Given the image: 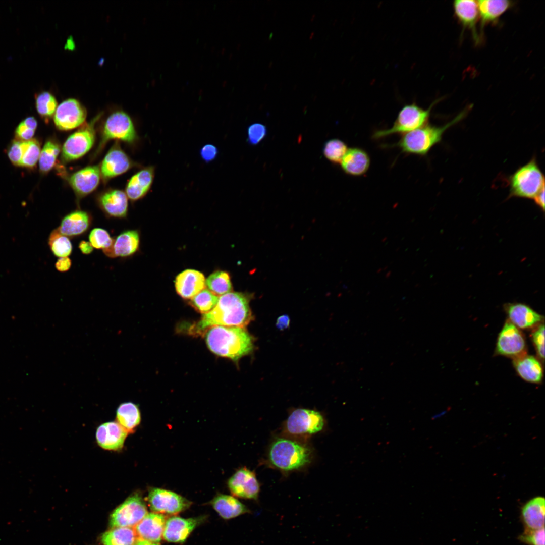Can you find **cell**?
<instances>
[{
	"label": "cell",
	"instance_id": "cell-9",
	"mask_svg": "<svg viewBox=\"0 0 545 545\" xmlns=\"http://www.w3.org/2000/svg\"><path fill=\"white\" fill-rule=\"evenodd\" d=\"M136 132L130 116L123 111H117L108 116L104 125L99 150L111 139L132 143L137 139Z\"/></svg>",
	"mask_w": 545,
	"mask_h": 545
},
{
	"label": "cell",
	"instance_id": "cell-16",
	"mask_svg": "<svg viewBox=\"0 0 545 545\" xmlns=\"http://www.w3.org/2000/svg\"><path fill=\"white\" fill-rule=\"evenodd\" d=\"M203 521L202 517L184 518L173 516L166 519L162 538L168 542L183 543Z\"/></svg>",
	"mask_w": 545,
	"mask_h": 545
},
{
	"label": "cell",
	"instance_id": "cell-18",
	"mask_svg": "<svg viewBox=\"0 0 545 545\" xmlns=\"http://www.w3.org/2000/svg\"><path fill=\"white\" fill-rule=\"evenodd\" d=\"M140 235L137 230H126L114 238L110 248L102 250L111 258H127L133 256L139 250Z\"/></svg>",
	"mask_w": 545,
	"mask_h": 545
},
{
	"label": "cell",
	"instance_id": "cell-44",
	"mask_svg": "<svg viewBox=\"0 0 545 545\" xmlns=\"http://www.w3.org/2000/svg\"><path fill=\"white\" fill-rule=\"evenodd\" d=\"M267 130L262 124L254 123L250 125L247 130V141L252 145L258 144L266 136Z\"/></svg>",
	"mask_w": 545,
	"mask_h": 545
},
{
	"label": "cell",
	"instance_id": "cell-26",
	"mask_svg": "<svg viewBox=\"0 0 545 545\" xmlns=\"http://www.w3.org/2000/svg\"><path fill=\"white\" fill-rule=\"evenodd\" d=\"M480 18V36L483 37L484 29L489 24L496 23L501 16L514 5L507 0H480L477 1Z\"/></svg>",
	"mask_w": 545,
	"mask_h": 545
},
{
	"label": "cell",
	"instance_id": "cell-33",
	"mask_svg": "<svg viewBox=\"0 0 545 545\" xmlns=\"http://www.w3.org/2000/svg\"><path fill=\"white\" fill-rule=\"evenodd\" d=\"M138 539L134 528L128 527H114L101 536L103 545H134Z\"/></svg>",
	"mask_w": 545,
	"mask_h": 545
},
{
	"label": "cell",
	"instance_id": "cell-12",
	"mask_svg": "<svg viewBox=\"0 0 545 545\" xmlns=\"http://www.w3.org/2000/svg\"><path fill=\"white\" fill-rule=\"evenodd\" d=\"M525 336L519 329L508 319L499 333L495 349L497 355L513 359L526 354Z\"/></svg>",
	"mask_w": 545,
	"mask_h": 545
},
{
	"label": "cell",
	"instance_id": "cell-45",
	"mask_svg": "<svg viewBox=\"0 0 545 545\" xmlns=\"http://www.w3.org/2000/svg\"><path fill=\"white\" fill-rule=\"evenodd\" d=\"M519 538L529 545H544V527L533 530L526 529Z\"/></svg>",
	"mask_w": 545,
	"mask_h": 545
},
{
	"label": "cell",
	"instance_id": "cell-5",
	"mask_svg": "<svg viewBox=\"0 0 545 545\" xmlns=\"http://www.w3.org/2000/svg\"><path fill=\"white\" fill-rule=\"evenodd\" d=\"M544 187V177L535 158L509 178V197L532 199Z\"/></svg>",
	"mask_w": 545,
	"mask_h": 545
},
{
	"label": "cell",
	"instance_id": "cell-21",
	"mask_svg": "<svg viewBox=\"0 0 545 545\" xmlns=\"http://www.w3.org/2000/svg\"><path fill=\"white\" fill-rule=\"evenodd\" d=\"M92 224V216L87 211L75 210L61 220L58 231L68 238H75L86 233Z\"/></svg>",
	"mask_w": 545,
	"mask_h": 545
},
{
	"label": "cell",
	"instance_id": "cell-40",
	"mask_svg": "<svg viewBox=\"0 0 545 545\" xmlns=\"http://www.w3.org/2000/svg\"><path fill=\"white\" fill-rule=\"evenodd\" d=\"M40 152V145L38 140L35 138L28 140V144L24 150L20 166L29 169L34 168L39 160Z\"/></svg>",
	"mask_w": 545,
	"mask_h": 545
},
{
	"label": "cell",
	"instance_id": "cell-14",
	"mask_svg": "<svg viewBox=\"0 0 545 545\" xmlns=\"http://www.w3.org/2000/svg\"><path fill=\"white\" fill-rule=\"evenodd\" d=\"M227 485L234 496L255 500L258 499L259 483L255 473L246 467L237 470L228 479Z\"/></svg>",
	"mask_w": 545,
	"mask_h": 545
},
{
	"label": "cell",
	"instance_id": "cell-48",
	"mask_svg": "<svg viewBox=\"0 0 545 545\" xmlns=\"http://www.w3.org/2000/svg\"><path fill=\"white\" fill-rule=\"evenodd\" d=\"M72 265V261L68 257H60L55 263L56 269L62 272L68 271Z\"/></svg>",
	"mask_w": 545,
	"mask_h": 545
},
{
	"label": "cell",
	"instance_id": "cell-46",
	"mask_svg": "<svg viewBox=\"0 0 545 545\" xmlns=\"http://www.w3.org/2000/svg\"><path fill=\"white\" fill-rule=\"evenodd\" d=\"M217 148L211 144L204 145L200 150V155L202 159L206 163L213 161L218 155Z\"/></svg>",
	"mask_w": 545,
	"mask_h": 545
},
{
	"label": "cell",
	"instance_id": "cell-50",
	"mask_svg": "<svg viewBox=\"0 0 545 545\" xmlns=\"http://www.w3.org/2000/svg\"><path fill=\"white\" fill-rule=\"evenodd\" d=\"M534 202L542 211L544 210V187L533 198Z\"/></svg>",
	"mask_w": 545,
	"mask_h": 545
},
{
	"label": "cell",
	"instance_id": "cell-35",
	"mask_svg": "<svg viewBox=\"0 0 545 545\" xmlns=\"http://www.w3.org/2000/svg\"><path fill=\"white\" fill-rule=\"evenodd\" d=\"M205 285L216 296L231 292L232 289L230 276L224 271H216L210 275L205 280Z\"/></svg>",
	"mask_w": 545,
	"mask_h": 545
},
{
	"label": "cell",
	"instance_id": "cell-31",
	"mask_svg": "<svg viewBox=\"0 0 545 545\" xmlns=\"http://www.w3.org/2000/svg\"><path fill=\"white\" fill-rule=\"evenodd\" d=\"M210 504L225 519L233 518L249 511L238 499L228 495L217 494L210 501Z\"/></svg>",
	"mask_w": 545,
	"mask_h": 545
},
{
	"label": "cell",
	"instance_id": "cell-17",
	"mask_svg": "<svg viewBox=\"0 0 545 545\" xmlns=\"http://www.w3.org/2000/svg\"><path fill=\"white\" fill-rule=\"evenodd\" d=\"M504 308L508 320L519 329H533L543 322L544 317L526 304L509 303Z\"/></svg>",
	"mask_w": 545,
	"mask_h": 545
},
{
	"label": "cell",
	"instance_id": "cell-2",
	"mask_svg": "<svg viewBox=\"0 0 545 545\" xmlns=\"http://www.w3.org/2000/svg\"><path fill=\"white\" fill-rule=\"evenodd\" d=\"M204 335L212 352L236 363L254 350V338L245 328L215 326L208 329Z\"/></svg>",
	"mask_w": 545,
	"mask_h": 545
},
{
	"label": "cell",
	"instance_id": "cell-49",
	"mask_svg": "<svg viewBox=\"0 0 545 545\" xmlns=\"http://www.w3.org/2000/svg\"><path fill=\"white\" fill-rule=\"evenodd\" d=\"M78 248L81 252L84 255H89L93 251V247L89 241L85 240L81 241L78 245Z\"/></svg>",
	"mask_w": 545,
	"mask_h": 545
},
{
	"label": "cell",
	"instance_id": "cell-27",
	"mask_svg": "<svg viewBox=\"0 0 545 545\" xmlns=\"http://www.w3.org/2000/svg\"><path fill=\"white\" fill-rule=\"evenodd\" d=\"M154 174L153 166L145 168L134 174L126 185L125 193L128 198L136 201L144 197L152 185Z\"/></svg>",
	"mask_w": 545,
	"mask_h": 545
},
{
	"label": "cell",
	"instance_id": "cell-51",
	"mask_svg": "<svg viewBox=\"0 0 545 545\" xmlns=\"http://www.w3.org/2000/svg\"><path fill=\"white\" fill-rule=\"evenodd\" d=\"M290 323V318L288 316L284 315L280 316L277 321L276 325L278 329L283 330L287 329Z\"/></svg>",
	"mask_w": 545,
	"mask_h": 545
},
{
	"label": "cell",
	"instance_id": "cell-47",
	"mask_svg": "<svg viewBox=\"0 0 545 545\" xmlns=\"http://www.w3.org/2000/svg\"><path fill=\"white\" fill-rule=\"evenodd\" d=\"M35 130L28 128L24 123L22 121L17 127L15 130V136L17 139L22 141H27L32 139Z\"/></svg>",
	"mask_w": 545,
	"mask_h": 545
},
{
	"label": "cell",
	"instance_id": "cell-22",
	"mask_svg": "<svg viewBox=\"0 0 545 545\" xmlns=\"http://www.w3.org/2000/svg\"><path fill=\"white\" fill-rule=\"evenodd\" d=\"M97 201L100 209L107 217L115 219L127 217L128 201L124 191L118 189L108 190L99 196Z\"/></svg>",
	"mask_w": 545,
	"mask_h": 545
},
{
	"label": "cell",
	"instance_id": "cell-38",
	"mask_svg": "<svg viewBox=\"0 0 545 545\" xmlns=\"http://www.w3.org/2000/svg\"><path fill=\"white\" fill-rule=\"evenodd\" d=\"M347 144L342 140L334 138L327 141L323 148L324 156L334 164H340L347 151Z\"/></svg>",
	"mask_w": 545,
	"mask_h": 545
},
{
	"label": "cell",
	"instance_id": "cell-42",
	"mask_svg": "<svg viewBox=\"0 0 545 545\" xmlns=\"http://www.w3.org/2000/svg\"><path fill=\"white\" fill-rule=\"evenodd\" d=\"M531 337L535 348L538 359L543 363L544 359V325L543 322L533 328Z\"/></svg>",
	"mask_w": 545,
	"mask_h": 545
},
{
	"label": "cell",
	"instance_id": "cell-11",
	"mask_svg": "<svg viewBox=\"0 0 545 545\" xmlns=\"http://www.w3.org/2000/svg\"><path fill=\"white\" fill-rule=\"evenodd\" d=\"M147 501L152 512L177 514L189 508L191 502L169 490L152 487L148 492Z\"/></svg>",
	"mask_w": 545,
	"mask_h": 545
},
{
	"label": "cell",
	"instance_id": "cell-3",
	"mask_svg": "<svg viewBox=\"0 0 545 545\" xmlns=\"http://www.w3.org/2000/svg\"><path fill=\"white\" fill-rule=\"evenodd\" d=\"M467 113L464 110L452 121L442 126L427 123L402 134L397 142L390 146L399 148L405 154L425 156L435 145L441 142L446 130L461 120Z\"/></svg>",
	"mask_w": 545,
	"mask_h": 545
},
{
	"label": "cell",
	"instance_id": "cell-8",
	"mask_svg": "<svg viewBox=\"0 0 545 545\" xmlns=\"http://www.w3.org/2000/svg\"><path fill=\"white\" fill-rule=\"evenodd\" d=\"M324 419L318 411L299 408L289 415L285 423L287 432L293 435H310L322 430Z\"/></svg>",
	"mask_w": 545,
	"mask_h": 545
},
{
	"label": "cell",
	"instance_id": "cell-19",
	"mask_svg": "<svg viewBox=\"0 0 545 545\" xmlns=\"http://www.w3.org/2000/svg\"><path fill=\"white\" fill-rule=\"evenodd\" d=\"M100 176L98 166H88L71 175L69 183L77 197L82 198L95 190L99 185Z\"/></svg>",
	"mask_w": 545,
	"mask_h": 545
},
{
	"label": "cell",
	"instance_id": "cell-32",
	"mask_svg": "<svg viewBox=\"0 0 545 545\" xmlns=\"http://www.w3.org/2000/svg\"><path fill=\"white\" fill-rule=\"evenodd\" d=\"M117 422L128 432H132L141 421V414L138 406L131 402L121 404L117 410Z\"/></svg>",
	"mask_w": 545,
	"mask_h": 545
},
{
	"label": "cell",
	"instance_id": "cell-43",
	"mask_svg": "<svg viewBox=\"0 0 545 545\" xmlns=\"http://www.w3.org/2000/svg\"><path fill=\"white\" fill-rule=\"evenodd\" d=\"M28 144V140L22 141L15 139L12 141L8 150V156L13 165L20 166L24 150Z\"/></svg>",
	"mask_w": 545,
	"mask_h": 545
},
{
	"label": "cell",
	"instance_id": "cell-24",
	"mask_svg": "<svg viewBox=\"0 0 545 545\" xmlns=\"http://www.w3.org/2000/svg\"><path fill=\"white\" fill-rule=\"evenodd\" d=\"M128 433L117 422L111 421L104 423L97 428L96 438L102 448L118 450L123 447Z\"/></svg>",
	"mask_w": 545,
	"mask_h": 545
},
{
	"label": "cell",
	"instance_id": "cell-52",
	"mask_svg": "<svg viewBox=\"0 0 545 545\" xmlns=\"http://www.w3.org/2000/svg\"><path fill=\"white\" fill-rule=\"evenodd\" d=\"M22 121L28 128L33 130H36L37 126V122L34 117H29Z\"/></svg>",
	"mask_w": 545,
	"mask_h": 545
},
{
	"label": "cell",
	"instance_id": "cell-4",
	"mask_svg": "<svg viewBox=\"0 0 545 545\" xmlns=\"http://www.w3.org/2000/svg\"><path fill=\"white\" fill-rule=\"evenodd\" d=\"M311 457L312 451L305 444L284 438L274 441L268 452L270 464L284 472L304 467L310 462Z\"/></svg>",
	"mask_w": 545,
	"mask_h": 545
},
{
	"label": "cell",
	"instance_id": "cell-36",
	"mask_svg": "<svg viewBox=\"0 0 545 545\" xmlns=\"http://www.w3.org/2000/svg\"><path fill=\"white\" fill-rule=\"evenodd\" d=\"M48 245L56 257H68L73 251V245L69 238L61 234L57 229L53 230L48 237Z\"/></svg>",
	"mask_w": 545,
	"mask_h": 545
},
{
	"label": "cell",
	"instance_id": "cell-37",
	"mask_svg": "<svg viewBox=\"0 0 545 545\" xmlns=\"http://www.w3.org/2000/svg\"><path fill=\"white\" fill-rule=\"evenodd\" d=\"M218 300L217 296L204 288L191 299L190 304L198 312L205 314L214 308Z\"/></svg>",
	"mask_w": 545,
	"mask_h": 545
},
{
	"label": "cell",
	"instance_id": "cell-13",
	"mask_svg": "<svg viewBox=\"0 0 545 545\" xmlns=\"http://www.w3.org/2000/svg\"><path fill=\"white\" fill-rule=\"evenodd\" d=\"M86 116L85 107L78 100L69 98L58 106L53 116V121L58 129L67 131L83 124Z\"/></svg>",
	"mask_w": 545,
	"mask_h": 545
},
{
	"label": "cell",
	"instance_id": "cell-20",
	"mask_svg": "<svg viewBox=\"0 0 545 545\" xmlns=\"http://www.w3.org/2000/svg\"><path fill=\"white\" fill-rule=\"evenodd\" d=\"M132 166L127 155L117 144H115L108 151L100 167L101 176L107 180L127 172Z\"/></svg>",
	"mask_w": 545,
	"mask_h": 545
},
{
	"label": "cell",
	"instance_id": "cell-15",
	"mask_svg": "<svg viewBox=\"0 0 545 545\" xmlns=\"http://www.w3.org/2000/svg\"><path fill=\"white\" fill-rule=\"evenodd\" d=\"M453 7L455 17L463 30L470 31L475 43L479 44L482 40L476 27L479 19L477 1L456 0L453 2Z\"/></svg>",
	"mask_w": 545,
	"mask_h": 545
},
{
	"label": "cell",
	"instance_id": "cell-10",
	"mask_svg": "<svg viewBox=\"0 0 545 545\" xmlns=\"http://www.w3.org/2000/svg\"><path fill=\"white\" fill-rule=\"evenodd\" d=\"M148 513L142 497L136 493L119 505L110 517L112 527H134Z\"/></svg>",
	"mask_w": 545,
	"mask_h": 545
},
{
	"label": "cell",
	"instance_id": "cell-34",
	"mask_svg": "<svg viewBox=\"0 0 545 545\" xmlns=\"http://www.w3.org/2000/svg\"><path fill=\"white\" fill-rule=\"evenodd\" d=\"M60 151V145L57 141L48 140L45 142L39 158V170L41 173L45 174L52 169Z\"/></svg>",
	"mask_w": 545,
	"mask_h": 545
},
{
	"label": "cell",
	"instance_id": "cell-30",
	"mask_svg": "<svg viewBox=\"0 0 545 545\" xmlns=\"http://www.w3.org/2000/svg\"><path fill=\"white\" fill-rule=\"evenodd\" d=\"M545 500L536 497L527 502L522 507L521 516L526 529L537 530L544 527Z\"/></svg>",
	"mask_w": 545,
	"mask_h": 545
},
{
	"label": "cell",
	"instance_id": "cell-25",
	"mask_svg": "<svg viewBox=\"0 0 545 545\" xmlns=\"http://www.w3.org/2000/svg\"><path fill=\"white\" fill-rule=\"evenodd\" d=\"M203 274L195 269H186L177 275L175 281L176 292L184 299H191L205 288Z\"/></svg>",
	"mask_w": 545,
	"mask_h": 545
},
{
	"label": "cell",
	"instance_id": "cell-6",
	"mask_svg": "<svg viewBox=\"0 0 545 545\" xmlns=\"http://www.w3.org/2000/svg\"><path fill=\"white\" fill-rule=\"evenodd\" d=\"M437 101L427 109L422 108L414 102L405 105L398 113L392 126L389 129L375 131L372 138L379 139L393 134L402 135L427 124L431 110Z\"/></svg>",
	"mask_w": 545,
	"mask_h": 545
},
{
	"label": "cell",
	"instance_id": "cell-29",
	"mask_svg": "<svg viewBox=\"0 0 545 545\" xmlns=\"http://www.w3.org/2000/svg\"><path fill=\"white\" fill-rule=\"evenodd\" d=\"M513 366L518 375L531 383L540 384L543 376L541 362L532 355L525 354L513 360Z\"/></svg>",
	"mask_w": 545,
	"mask_h": 545
},
{
	"label": "cell",
	"instance_id": "cell-23",
	"mask_svg": "<svg viewBox=\"0 0 545 545\" xmlns=\"http://www.w3.org/2000/svg\"><path fill=\"white\" fill-rule=\"evenodd\" d=\"M166 519L162 514L147 513L134 527L138 538L159 543L162 538Z\"/></svg>",
	"mask_w": 545,
	"mask_h": 545
},
{
	"label": "cell",
	"instance_id": "cell-39",
	"mask_svg": "<svg viewBox=\"0 0 545 545\" xmlns=\"http://www.w3.org/2000/svg\"><path fill=\"white\" fill-rule=\"evenodd\" d=\"M35 103L38 113L45 119L50 118L54 115L58 107L55 97L47 91H43L37 95Z\"/></svg>",
	"mask_w": 545,
	"mask_h": 545
},
{
	"label": "cell",
	"instance_id": "cell-1",
	"mask_svg": "<svg viewBox=\"0 0 545 545\" xmlns=\"http://www.w3.org/2000/svg\"><path fill=\"white\" fill-rule=\"evenodd\" d=\"M252 298V294L241 292H231L221 296L212 310L189 327L188 333L204 335L208 329L215 326L245 328L253 319L249 305Z\"/></svg>",
	"mask_w": 545,
	"mask_h": 545
},
{
	"label": "cell",
	"instance_id": "cell-41",
	"mask_svg": "<svg viewBox=\"0 0 545 545\" xmlns=\"http://www.w3.org/2000/svg\"><path fill=\"white\" fill-rule=\"evenodd\" d=\"M89 242L92 247L97 249L105 250L112 246L114 238L109 232L101 228H94L89 234Z\"/></svg>",
	"mask_w": 545,
	"mask_h": 545
},
{
	"label": "cell",
	"instance_id": "cell-7",
	"mask_svg": "<svg viewBox=\"0 0 545 545\" xmlns=\"http://www.w3.org/2000/svg\"><path fill=\"white\" fill-rule=\"evenodd\" d=\"M95 118L68 137L62 148V158L65 162L77 159L87 153L93 146L95 139Z\"/></svg>",
	"mask_w": 545,
	"mask_h": 545
},
{
	"label": "cell",
	"instance_id": "cell-28",
	"mask_svg": "<svg viewBox=\"0 0 545 545\" xmlns=\"http://www.w3.org/2000/svg\"><path fill=\"white\" fill-rule=\"evenodd\" d=\"M340 164L346 174L361 176L368 171L370 165V158L364 149L354 147L348 148Z\"/></svg>",
	"mask_w": 545,
	"mask_h": 545
},
{
	"label": "cell",
	"instance_id": "cell-53",
	"mask_svg": "<svg viewBox=\"0 0 545 545\" xmlns=\"http://www.w3.org/2000/svg\"><path fill=\"white\" fill-rule=\"evenodd\" d=\"M134 545H160L158 543H155L145 540L138 539Z\"/></svg>",
	"mask_w": 545,
	"mask_h": 545
}]
</instances>
